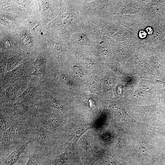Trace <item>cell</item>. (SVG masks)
Returning <instances> with one entry per match:
<instances>
[{
  "label": "cell",
  "instance_id": "e0dca14e",
  "mask_svg": "<svg viewBox=\"0 0 165 165\" xmlns=\"http://www.w3.org/2000/svg\"><path fill=\"white\" fill-rule=\"evenodd\" d=\"M17 84H13L9 86L6 90V94L10 98L13 97L17 94L20 88Z\"/></svg>",
  "mask_w": 165,
  "mask_h": 165
},
{
  "label": "cell",
  "instance_id": "7a4b0ae2",
  "mask_svg": "<svg viewBox=\"0 0 165 165\" xmlns=\"http://www.w3.org/2000/svg\"><path fill=\"white\" fill-rule=\"evenodd\" d=\"M114 1L78 0L82 23L98 19H106L112 13Z\"/></svg>",
  "mask_w": 165,
  "mask_h": 165
},
{
  "label": "cell",
  "instance_id": "ba28073f",
  "mask_svg": "<svg viewBox=\"0 0 165 165\" xmlns=\"http://www.w3.org/2000/svg\"><path fill=\"white\" fill-rule=\"evenodd\" d=\"M28 161L25 165H51L52 160L34 149L29 153Z\"/></svg>",
  "mask_w": 165,
  "mask_h": 165
},
{
  "label": "cell",
  "instance_id": "7402d4cb",
  "mask_svg": "<svg viewBox=\"0 0 165 165\" xmlns=\"http://www.w3.org/2000/svg\"><path fill=\"white\" fill-rule=\"evenodd\" d=\"M146 35V33L143 31H141L139 32V37L141 38H145Z\"/></svg>",
  "mask_w": 165,
  "mask_h": 165
},
{
  "label": "cell",
  "instance_id": "52a82bcc",
  "mask_svg": "<svg viewBox=\"0 0 165 165\" xmlns=\"http://www.w3.org/2000/svg\"><path fill=\"white\" fill-rule=\"evenodd\" d=\"M29 141L0 149V165H13L19 159L21 155L24 153Z\"/></svg>",
  "mask_w": 165,
  "mask_h": 165
},
{
  "label": "cell",
  "instance_id": "ffe728a7",
  "mask_svg": "<svg viewBox=\"0 0 165 165\" xmlns=\"http://www.w3.org/2000/svg\"><path fill=\"white\" fill-rule=\"evenodd\" d=\"M60 78L61 81L64 84L68 85H72L71 81L66 76L62 75L60 76Z\"/></svg>",
  "mask_w": 165,
  "mask_h": 165
},
{
  "label": "cell",
  "instance_id": "9c48e42d",
  "mask_svg": "<svg viewBox=\"0 0 165 165\" xmlns=\"http://www.w3.org/2000/svg\"><path fill=\"white\" fill-rule=\"evenodd\" d=\"M63 39L56 38L51 42L50 46L54 54L59 60L63 58L67 46L68 44Z\"/></svg>",
  "mask_w": 165,
  "mask_h": 165
},
{
  "label": "cell",
  "instance_id": "30bf717a",
  "mask_svg": "<svg viewBox=\"0 0 165 165\" xmlns=\"http://www.w3.org/2000/svg\"><path fill=\"white\" fill-rule=\"evenodd\" d=\"M14 122L4 108L0 109V136L8 129Z\"/></svg>",
  "mask_w": 165,
  "mask_h": 165
},
{
  "label": "cell",
  "instance_id": "d6986e66",
  "mask_svg": "<svg viewBox=\"0 0 165 165\" xmlns=\"http://www.w3.org/2000/svg\"><path fill=\"white\" fill-rule=\"evenodd\" d=\"M68 165H84L79 157L75 156L72 157Z\"/></svg>",
  "mask_w": 165,
  "mask_h": 165
},
{
  "label": "cell",
  "instance_id": "8fae6325",
  "mask_svg": "<svg viewBox=\"0 0 165 165\" xmlns=\"http://www.w3.org/2000/svg\"><path fill=\"white\" fill-rule=\"evenodd\" d=\"M72 157L70 153L65 150L53 159L51 165H68Z\"/></svg>",
  "mask_w": 165,
  "mask_h": 165
},
{
  "label": "cell",
  "instance_id": "7c38bea8",
  "mask_svg": "<svg viewBox=\"0 0 165 165\" xmlns=\"http://www.w3.org/2000/svg\"><path fill=\"white\" fill-rule=\"evenodd\" d=\"M36 92L35 86L33 84H30L19 97L24 101H31L35 96Z\"/></svg>",
  "mask_w": 165,
  "mask_h": 165
},
{
  "label": "cell",
  "instance_id": "ac0fdd59",
  "mask_svg": "<svg viewBox=\"0 0 165 165\" xmlns=\"http://www.w3.org/2000/svg\"><path fill=\"white\" fill-rule=\"evenodd\" d=\"M71 64L72 69L74 73L80 77H82L83 72L78 64L75 61H73Z\"/></svg>",
  "mask_w": 165,
  "mask_h": 165
},
{
  "label": "cell",
  "instance_id": "9a60e30c",
  "mask_svg": "<svg viewBox=\"0 0 165 165\" xmlns=\"http://www.w3.org/2000/svg\"><path fill=\"white\" fill-rule=\"evenodd\" d=\"M100 165H123L115 159L110 153L106 154Z\"/></svg>",
  "mask_w": 165,
  "mask_h": 165
},
{
  "label": "cell",
  "instance_id": "277c9868",
  "mask_svg": "<svg viewBox=\"0 0 165 165\" xmlns=\"http://www.w3.org/2000/svg\"><path fill=\"white\" fill-rule=\"evenodd\" d=\"M69 45L83 48L94 53L96 45L94 34L87 28L82 26L73 31L67 32L66 35Z\"/></svg>",
  "mask_w": 165,
  "mask_h": 165
},
{
  "label": "cell",
  "instance_id": "6da1fadb",
  "mask_svg": "<svg viewBox=\"0 0 165 165\" xmlns=\"http://www.w3.org/2000/svg\"><path fill=\"white\" fill-rule=\"evenodd\" d=\"M28 140L34 149L53 160L61 150L63 142L61 135L50 132L35 122L25 125Z\"/></svg>",
  "mask_w": 165,
  "mask_h": 165
},
{
  "label": "cell",
  "instance_id": "603a6c76",
  "mask_svg": "<svg viewBox=\"0 0 165 165\" xmlns=\"http://www.w3.org/2000/svg\"><path fill=\"white\" fill-rule=\"evenodd\" d=\"M146 30L147 32L148 33V34H151L152 33V31H150L152 30L151 28H147Z\"/></svg>",
  "mask_w": 165,
  "mask_h": 165
},
{
  "label": "cell",
  "instance_id": "4fadbf2b",
  "mask_svg": "<svg viewBox=\"0 0 165 165\" xmlns=\"http://www.w3.org/2000/svg\"><path fill=\"white\" fill-rule=\"evenodd\" d=\"M24 72V67L22 66H19L8 73L6 76V78L8 80H14L23 75Z\"/></svg>",
  "mask_w": 165,
  "mask_h": 165
},
{
  "label": "cell",
  "instance_id": "3957f363",
  "mask_svg": "<svg viewBox=\"0 0 165 165\" xmlns=\"http://www.w3.org/2000/svg\"><path fill=\"white\" fill-rule=\"evenodd\" d=\"M64 4L60 14L52 23V26L65 28L67 32L81 27L78 0L68 1Z\"/></svg>",
  "mask_w": 165,
  "mask_h": 165
},
{
  "label": "cell",
  "instance_id": "8992f818",
  "mask_svg": "<svg viewBox=\"0 0 165 165\" xmlns=\"http://www.w3.org/2000/svg\"><path fill=\"white\" fill-rule=\"evenodd\" d=\"M35 122L46 129L57 134L62 132L66 128L64 119L54 114L39 113L36 115Z\"/></svg>",
  "mask_w": 165,
  "mask_h": 165
},
{
  "label": "cell",
  "instance_id": "44dd1931",
  "mask_svg": "<svg viewBox=\"0 0 165 165\" xmlns=\"http://www.w3.org/2000/svg\"><path fill=\"white\" fill-rule=\"evenodd\" d=\"M6 69V65L4 62H1L0 65V72L1 73H4Z\"/></svg>",
  "mask_w": 165,
  "mask_h": 165
},
{
  "label": "cell",
  "instance_id": "5b68a950",
  "mask_svg": "<svg viewBox=\"0 0 165 165\" xmlns=\"http://www.w3.org/2000/svg\"><path fill=\"white\" fill-rule=\"evenodd\" d=\"M0 137V149L30 142L25 126L17 123L14 122Z\"/></svg>",
  "mask_w": 165,
  "mask_h": 165
},
{
  "label": "cell",
  "instance_id": "5bb4252c",
  "mask_svg": "<svg viewBox=\"0 0 165 165\" xmlns=\"http://www.w3.org/2000/svg\"><path fill=\"white\" fill-rule=\"evenodd\" d=\"M35 64L36 66L35 70L31 74L38 77L42 76L45 72L42 61L41 58H38L36 61Z\"/></svg>",
  "mask_w": 165,
  "mask_h": 165
},
{
  "label": "cell",
  "instance_id": "2e32d148",
  "mask_svg": "<svg viewBox=\"0 0 165 165\" xmlns=\"http://www.w3.org/2000/svg\"><path fill=\"white\" fill-rule=\"evenodd\" d=\"M46 98L47 102L50 106L61 111L64 110V107L63 105L57 102L51 96L47 94Z\"/></svg>",
  "mask_w": 165,
  "mask_h": 165
}]
</instances>
